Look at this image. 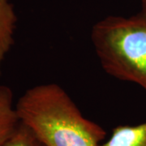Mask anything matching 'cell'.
I'll return each instance as SVG.
<instances>
[{"mask_svg":"<svg viewBox=\"0 0 146 146\" xmlns=\"http://www.w3.org/2000/svg\"><path fill=\"white\" fill-rule=\"evenodd\" d=\"M142 7H146V0H142Z\"/></svg>","mask_w":146,"mask_h":146,"instance_id":"obj_7","label":"cell"},{"mask_svg":"<svg viewBox=\"0 0 146 146\" xmlns=\"http://www.w3.org/2000/svg\"><path fill=\"white\" fill-rule=\"evenodd\" d=\"M20 122L10 87L0 84V145Z\"/></svg>","mask_w":146,"mask_h":146,"instance_id":"obj_4","label":"cell"},{"mask_svg":"<svg viewBox=\"0 0 146 146\" xmlns=\"http://www.w3.org/2000/svg\"><path fill=\"white\" fill-rule=\"evenodd\" d=\"M100 146H146V122L138 125H119Z\"/></svg>","mask_w":146,"mask_h":146,"instance_id":"obj_5","label":"cell"},{"mask_svg":"<svg viewBox=\"0 0 146 146\" xmlns=\"http://www.w3.org/2000/svg\"><path fill=\"white\" fill-rule=\"evenodd\" d=\"M90 37L104 72L146 92V7L127 17H105L93 25Z\"/></svg>","mask_w":146,"mask_h":146,"instance_id":"obj_2","label":"cell"},{"mask_svg":"<svg viewBox=\"0 0 146 146\" xmlns=\"http://www.w3.org/2000/svg\"><path fill=\"white\" fill-rule=\"evenodd\" d=\"M0 146H46L34 131L25 123L20 122Z\"/></svg>","mask_w":146,"mask_h":146,"instance_id":"obj_6","label":"cell"},{"mask_svg":"<svg viewBox=\"0 0 146 146\" xmlns=\"http://www.w3.org/2000/svg\"><path fill=\"white\" fill-rule=\"evenodd\" d=\"M18 117L46 146H100L104 128L85 118L67 91L55 83L27 89L16 103Z\"/></svg>","mask_w":146,"mask_h":146,"instance_id":"obj_1","label":"cell"},{"mask_svg":"<svg viewBox=\"0 0 146 146\" xmlns=\"http://www.w3.org/2000/svg\"><path fill=\"white\" fill-rule=\"evenodd\" d=\"M17 16L11 0H0V76L6 56L15 43Z\"/></svg>","mask_w":146,"mask_h":146,"instance_id":"obj_3","label":"cell"}]
</instances>
